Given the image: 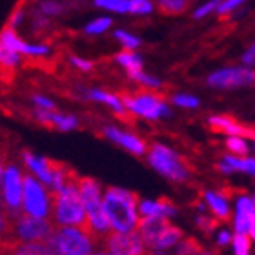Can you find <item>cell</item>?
I'll list each match as a JSON object with an SVG mask.
<instances>
[{"instance_id": "1", "label": "cell", "mask_w": 255, "mask_h": 255, "mask_svg": "<svg viewBox=\"0 0 255 255\" xmlns=\"http://www.w3.org/2000/svg\"><path fill=\"white\" fill-rule=\"evenodd\" d=\"M49 195H51L49 219L55 223V226H79L88 232V212L80 197L79 182L49 191Z\"/></svg>"}, {"instance_id": "2", "label": "cell", "mask_w": 255, "mask_h": 255, "mask_svg": "<svg viewBox=\"0 0 255 255\" xmlns=\"http://www.w3.org/2000/svg\"><path fill=\"white\" fill-rule=\"evenodd\" d=\"M137 201L138 197L133 191L115 186L108 188L102 204H104V212H106L113 232H133L137 228Z\"/></svg>"}, {"instance_id": "3", "label": "cell", "mask_w": 255, "mask_h": 255, "mask_svg": "<svg viewBox=\"0 0 255 255\" xmlns=\"http://www.w3.org/2000/svg\"><path fill=\"white\" fill-rule=\"evenodd\" d=\"M79 191L88 212V234L93 235L95 241L104 239L110 234L112 224L101 201V184L91 177H79Z\"/></svg>"}, {"instance_id": "4", "label": "cell", "mask_w": 255, "mask_h": 255, "mask_svg": "<svg viewBox=\"0 0 255 255\" xmlns=\"http://www.w3.org/2000/svg\"><path fill=\"white\" fill-rule=\"evenodd\" d=\"M49 243L59 255H91L97 241L79 226H57Z\"/></svg>"}, {"instance_id": "5", "label": "cell", "mask_w": 255, "mask_h": 255, "mask_svg": "<svg viewBox=\"0 0 255 255\" xmlns=\"http://www.w3.org/2000/svg\"><path fill=\"white\" fill-rule=\"evenodd\" d=\"M148 160L159 173H162L171 181L182 182L188 181V177H190V168H188L186 160L179 157L173 149L166 148L164 144H151L148 151Z\"/></svg>"}, {"instance_id": "6", "label": "cell", "mask_w": 255, "mask_h": 255, "mask_svg": "<svg viewBox=\"0 0 255 255\" xmlns=\"http://www.w3.org/2000/svg\"><path fill=\"white\" fill-rule=\"evenodd\" d=\"M55 230L57 226L49 217H35L24 212L13 219V237L22 243H46Z\"/></svg>"}, {"instance_id": "7", "label": "cell", "mask_w": 255, "mask_h": 255, "mask_svg": "<svg viewBox=\"0 0 255 255\" xmlns=\"http://www.w3.org/2000/svg\"><path fill=\"white\" fill-rule=\"evenodd\" d=\"M121 101L124 108L129 110L133 115H140L144 119L155 121V119L168 115L170 110L162 101V97L151 91H138V93H121Z\"/></svg>"}, {"instance_id": "8", "label": "cell", "mask_w": 255, "mask_h": 255, "mask_svg": "<svg viewBox=\"0 0 255 255\" xmlns=\"http://www.w3.org/2000/svg\"><path fill=\"white\" fill-rule=\"evenodd\" d=\"M24 212L35 217H49L51 215V195L48 190L38 184L31 175L24 177Z\"/></svg>"}, {"instance_id": "9", "label": "cell", "mask_w": 255, "mask_h": 255, "mask_svg": "<svg viewBox=\"0 0 255 255\" xmlns=\"http://www.w3.org/2000/svg\"><path fill=\"white\" fill-rule=\"evenodd\" d=\"M208 86L219 90H234V88H246L255 86V69L250 66L241 68H223L208 75Z\"/></svg>"}, {"instance_id": "10", "label": "cell", "mask_w": 255, "mask_h": 255, "mask_svg": "<svg viewBox=\"0 0 255 255\" xmlns=\"http://www.w3.org/2000/svg\"><path fill=\"white\" fill-rule=\"evenodd\" d=\"M104 248L113 255H146V243L138 230L133 232H110L104 237Z\"/></svg>"}, {"instance_id": "11", "label": "cell", "mask_w": 255, "mask_h": 255, "mask_svg": "<svg viewBox=\"0 0 255 255\" xmlns=\"http://www.w3.org/2000/svg\"><path fill=\"white\" fill-rule=\"evenodd\" d=\"M2 193H4L5 210L15 219L18 213H22L20 208H22V201H24V177L20 175V171L16 170L15 166H7L4 170Z\"/></svg>"}, {"instance_id": "12", "label": "cell", "mask_w": 255, "mask_h": 255, "mask_svg": "<svg viewBox=\"0 0 255 255\" xmlns=\"http://www.w3.org/2000/svg\"><path fill=\"white\" fill-rule=\"evenodd\" d=\"M210 128L213 131L219 133H226L230 137H243V138H254L255 140V126H248V124H243L239 121H235L234 117H228V115H215V117H210Z\"/></svg>"}, {"instance_id": "13", "label": "cell", "mask_w": 255, "mask_h": 255, "mask_svg": "<svg viewBox=\"0 0 255 255\" xmlns=\"http://www.w3.org/2000/svg\"><path fill=\"white\" fill-rule=\"evenodd\" d=\"M170 226V221L164 215H149V217L138 219L137 230L142 241L146 243V246H151L153 248L157 239H159L162 232Z\"/></svg>"}, {"instance_id": "14", "label": "cell", "mask_w": 255, "mask_h": 255, "mask_svg": "<svg viewBox=\"0 0 255 255\" xmlns=\"http://www.w3.org/2000/svg\"><path fill=\"white\" fill-rule=\"evenodd\" d=\"M104 135L112 138L113 142H117V144H121V146H124L126 149H129V151L135 155H144L148 151L146 142H144L142 138H138L137 135L121 131L117 128H104Z\"/></svg>"}, {"instance_id": "15", "label": "cell", "mask_w": 255, "mask_h": 255, "mask_svg": "<svg viewBox=\"0 0 255 255\" xmlns=\"http://www.w3.org/2000/svg\"><path fill=\"white\" fill-rule=\"evenodd\" d=\"M255 217V204L254 199L241 197L237 199V215H235V234H250L252 221Z\"/></svg>"}, {"instance_id": "16", "label": "cell", "mask_w": 255, "mask_h": 255, "mask_svg": "<svg viewBox=\"0 0 255 255\" xmlns=\"http://www.w3.org/2000/svg\"><path fill=\"white\" fill-rule=\"evenodd\" d=\"M138 213L142 217H149V215H164V217H171L175 215L177 210L168 199H159V201H140L138 202Z\"/></svg>"}, {"instance_id": "17", "label": "cell", "mask_w": 255, "mask_h": 255, "mask_svg": "<svg viewBox=\"0 0 255 255\" xmlns=\"http://www.w3.org/2000/svg\"><path fill=\"white\" fill-rule=\"evenodd\" d=\"M20 60H22L20 53H16V51H13V49L5 48V46L0 44V80L4 79V75L5 79L11 80L16 66L20 64Z\"/></svg>"}, {"instance_id": "18", "label": "cell", "mask_w": 255, "mask_h": 255, "mask_svg": "<svg viewBox=\"0 0 255 255\" xmlns=\"http://www.w3.org/2000/svg\"><path fill=\"white\" fill-rule=\"evenodd\" d=\"M115 60L126 69L128 75H129V79H133L135 75L142 71V59H140V55H137L135 51H131V49H123L121 53H117Z\"/></svg>"}, {"instance_id": "19", "label": "cell", "mask_w": 255, "mask_h": 255, "mask_svg": "<svg viewBox=\"0 0 255 255\" xmlns=\"http://www.w3.org/2000/svg\"><path fill=\"white\" fill-rule=\"evenodd\" d=\"M206 202H208V206L212 208V212H213V215L217 217V221H228L230 208H228V202H226L224 193L206 191Z\"/></svg>"}, {"instance_id": "20", "label": "cell", "mask_w": 255, "mask_h": 255, "mask_svg": "<svg viewBox=\"0 0 255 255\" xmlns=\"http://www.w3.org/2000/svg\"><path fill=\"white\" fill-rule=\"evenodd\" d=\"M181 239H182V230L177 228V226H173V224H170V226L162 232V235L157 239V243H155L153 248L155 250H166V248L175 246Z\"/></svg>"}, {"instance_id": "21", "label": "cell", "mask_w": 255, "mask_h": 255, "mask_svg": "<svg viewBox=\"0 0 255 255\" xmlns=\"http://www.w3.org/2000/svg\"><path fill=\"white\" fill-rule=\"evenodd\" d=\"M88 95H90V99H93V101L104 102V104H108V106H112L117 115L119 113L126 112V108H124L123 101H121V97L119 95H113V93H108V91H102V90H91Z\"/></svg>"}, {"instance_id": "22", "label": "cell", "mask_w": 255, "mask_h": 255, "mask_svg": "<svg viewBox=\"0 0 255 255\" xmlns=\"http://www.w3.org/2000/svg\"><path fill=\"white\" fill-rule=\"evenodd\" d=\"M190 0H157V7H159L164 15H181L188 9Z\"/></svg>"}, {"instance_id": "23", "label": "cell", "mask_w": 255, "mask_h": 255, "mask_svg": "<svg viewBox=\"0 0 255 255\" xmlns=\"http://www.w3.org/2000/svg\"><path fill=\"white\" fill-rule=\"evenodd\" d=\"M224 162L232 168V170H241V171H246V173H250V175H255V159L248 157V159H237L234 155H226L224 157Z\"/></svg>"}, {"instance_id": "24", "label": "cell", "mask_w": 255, "mask_h": 255, "mask_svg": "<svg viewBox=\"0 0 255 255\" xmlns=\"http://www.w3.org/2000/svg\"><path fill=\"white\" fill-rule=\"evenodd\" d=\"M113 20L110 16H97L91 22H88L84 26V33L86 35H102L106 33L110 27H112Z\"/></svg>"}, {"instance_id": "25", "label": "cell", "mask_w": 255, "mask_h": 255, "mask_svg": "<svg viewBox=\"0 0 255 255\" xmlns=\"http://www.w3.org/2000/svg\"><path fill=\"white\" fill-rule=\"evenodd\" d=\"M51 55V48L48 44H24L22 48V57H29V59H46Z\"/></svg>"}, {"instance_id": "26", "label": "cell", "mask_w": 255, "mask_h": 255, "mask_svg": "<svg viewBox=\"0 0 255 255\" xmlns=\"http://www.w3.org/2000/svg\"><path fill=\"white\" fill-rule=\"evenodd\" d=\"M93 4L112 13H129V0H93Z\"/></svg>"}, {"instance_id": "27", "label": "cell", "mask_w": 255, "mask_h": 255, "mask_svg": "<svg viewBox=\"0 0 255 255\" xmlns=\"http://www.w3.org/2000/svg\"><path fill=\"white\" fill-rule=\"evenodd\" d=\"M37 11L38 15H44V16H59L62 15L64 5L59 0H40L37 4Z\"/></svg>"}, {"instance_id": "28", "label": "cell", "mask_w": 255, "mask_h": 255, "mask_svg": "<svg viewBox=\"0 0 255 255\" xmlns=\"http://www.w3.org/2000/svg\"><path fill=\"white\" fill-rule=\"evenodd\" d=\"M153 9H155L153 0H129V13L131 15L144 16L153 13Z\"/></svg>"}, {"instance_id": "29", "label": "cell", "mask_w": 255, "mask_h": 255, "mask_svg": "<svg viewBox=\"0 0 255 255\" xmlns=\"http://www.w3.org/2000/svg\"><path fill=\"white\" fill-rule=\"evenodd\" d=\"M115 38L123 44L124 49H131V51H135V49L140 46V38L131 35V33L124 31V29H117V31H115Z\"/></svg>"}, {"instance_id": "30", "label": "cell", "mask_w": 255, "mask_h": 255, "mask_svg": "<svg viewBox=\"0 0 255 255\" xmlns=\"http://www.w3.org/2000/svg\"><path fill=\"white\" fill-rule=\"evenodd\" d=\"M201 252H202L201 245H199L195 239L188 237V239L181 241L179 250H177V255H201Z\"/></svg>"}, {"instance_id": "31", "label": "cell", "mask_w": 255, "mask_h": 255, "mask_svg": "<svg viewBox=\"0 0 255 255\" xmlns=\"http://www.w3.org/2000/svg\"><path fill=\"white\" fill-rule=\"evenodd\" d=\"M226 148L235 155L248 153V144H246V138H243V137H228V140H226Z\"/></svg>"}, {"instance_id": "32", "label": "cell", "mask_w": 255, "mask_h": 255, "mask_svg": "<svg viewBox=\"0 0 255 255\" xmlns=\"http://www.w3.org/2000/svg\"><path fill=\"white\" fill-rule=\"evenodd\" d=\"M234 252L235 255H250V241L243 234H235L234 239Z\"/></svg>"}, {"instance_id": "33", "label": "cell", "mask_w": 255, "mask_h": 255, "mask_svg": "<svg viewBox=\"0 0 255 255\" xmlns=\"http://www.w3.org/2000/svg\"><path fill=\"white\" fill-rule=\"evenodd\" d=\"M219 4H221V0H208V2L201 4L195 11H193V18H204V16H208L210 13L217 11Z\"/></svg>"}, {"instance_id": "34", "label": "cell", "mask_w": 255, "mask_h": 255, "mask_svg": "<svg viewBox=\"0 0 255 255\" xmlns=\"http://www.w3.org/2000/svg\"><path fill=\"white\" fill-rule=\"evenodd\" d=\"M26 18V9H24V5H16L15 9H13V13L9 15V20H7V24L5 26L7 27H13V29H16V27L20 26L22 20Z\"/></svg>"}, {"instance_id": "35", "label": "cell", "mask_w": 255, "mask_h": 255, "mask_svg": "<svg viewBox=\"0 0 255 255\" xmlns=\"http://www.w3.org/2000/svg\"><path fill=\"white\" fill-rule=\"evenodd\" d=\"M245 2L246 0H221V4H219V7H217V13L219 15H230L232 11L239 9Z\"/></svg>"}, {"instance_id": "36", "label": "cell", "mask_w": 255, "mask_h": 255, "mask_svg": "<svg viewBox=\"0 0 255 255\" xmlns=\"http://www.w3.org/2000/svg\"><path fill=\"white\" fill-rule=\"evenodd\" d=\"M171 101L175 102L177 106H182V108H197L199 106V99H197V97L184 95V93H181V95H173Z\"/></svg>"}, {"instance_id": "37", "label": "cell", "mask_w": 255, "mask_h": 255, "mask_svg": "<svg viewBox=\"0 0 255 255\" xmlns=\"http://www.w3.org/2000/svg\"><path fill=\"white\" fill-rule=\"evenodd\" d=\"M133 80H135V82H138V84H142L144 88H159V86H160L159 79L149 77V75H146L144 71H140V73L135 75V77H133Z\"/></svg>"}, {"instance_id": "38", "label": "cell", "mask_w": 255, "mask_h": 255, "mask_svg": "<svg viewBox=\"0 0 255 255\" xmlns=\"http://www.w3.org/2000/svg\"><path fill=\"white\" fill-rule=\"evenodd\" d=\"M69 62L73 64L75 68L80 69V71H91L93 69V62L86 59H80V57H69Z\"/></svg>"}, {"instance_id": "39", "label": "cell", "mask_w": 255, "mask_h": 255, "mask_svg": "<svg viewBox=\"0 0 255 255\" xmlns=\"http://www.w3.org/2000/svg\"><path fill=\"white\" fill-rule=\"evenodd\" d=\"M243 62H245V66H255V42L252 44L250 48H248V51H246L245 55H243Z\"/></svg>"}, {"instance_id": "40", "label": "cell", "mask_w": 255, "mask_h": 255, "mask_svg": "<svg viewBox=\"0 0 255 255\" xmlns=\"http://www.w3.org/2000/svg\"><path fill=\"white\" fill-rule=\"evenodd\" d=\"M33 101H35V104L37 106H40V108H44V110H53L55 108V104L49 99H46V97H42V95H35L33 97Z\"/></svg>"}, {"instance_id": "41", "label": "cell", "mask_w": 255, "mask_h": 255, "mask_svg": "<svg viewBox=\"0 0 255 255\" xmlns=\"http://www.w3.org/2000/svg\"><path fill=\"white\" fill-rule=\"evenodd\" d=\"M197 224L201 226L202 230H212V228H215V224H217V221H212V219H208V217H199L197 219Z\"/></svg>"}, {"instance_id": "42", "label": "cell", "mask_w": 255, "mask_h": 255, "mask_svg": "<svg viewBox=\"0 0 255 255\" xmlns=\"http://www.w3.org/2000/svg\"><path fill=\"white\" fill-rule=\"evenodd\" d=\"M5 162H7V148H5V144L0 142V175H4Z\"/></svg>"}, {"instance_id": "43", "label": "cell", "mask_w": 255, "mask_h": 255, "mask_svg": "<svg viewBox=\"0 0 255 255\" xmlns=\"http://www.w3.org/2000/svg\"><path fill=\"white\" fill-rule=\"evenodd\" d=\"M230 241H232V235H230L228 232H221V234H219V245L221 246H226Z\"/></svg>"}, {"instance_id": "44", "label": "cell", "mask_w": 255, "mask_h": 255, "mask_svg": "<svg viewBox=\"0 0 255 255\" xmlns=\"http://www.w3.org/2000/svg\"><path fill=\"white\" fill-rule=\"evenodd\" d=\"M250 237L255 241V217H254V221H252V226H250Z\"/></svg>"}, {"instance_id": "45", "label": "cell", "mask_w": 255, "mask_h": 255, "mask_svg": "<svg viewBox=\"0 0 255 255\" xmlns=\"http://www.w3.org/2000/svg\"><path fill=\"white\" fill-rule=\"evenodd\" d=\"M91 255H113V254H108V252H104V254H91Z\"/></svg>"}, {"instance_id": "46", "label": "cell", "mask_w": 255, "mask_h": 255, "mask_svg": "<svg viewBox=\"0 0 255 255\" xmlns=\"http://www.w3.org/2000/svg\"><path fill=\"white\" fill-rule=\"evenodd\" d=\"M149 255H166V254H149Z\"/></svg>"}, {"instance_id": "47", "label": "cell", "mask_w": 255, "mask_h": 255, "mask_svg": "<svg viewBox=\"0 0 255 255\" xmlns=\"http://www.w3.org/2000/svg\"><path fill=\"white\" fill-rule=\"evenodd\" d=\"M201 255H212V254H201Z\"/></svg>"}, {"instance_id": "48", "label": "cell", "mask_w": 255, "mask_h": 255, "mask_svg": "<svg viewBox=\"0 0 255 255\" xmlns=\"http://www.w3.org/2000/svg\"><path fill=\"white\" fill-rule=\"evenodd\" d=\"M254 204H255V197H254Z\"/></svg>"}, {"instance_id": "49", "label": "cell", "mask_w": 255, "mask_h": 255, "mask_svg": "<svg viewBox=\"0 0 255 255\" xmlns=\"http://www.w3.org/2000/svg\"><path fill=\"white\" fill-rule=\"evenodd\" d=\"M0 202H4V201H2V199H0Z\"/></svg>"}]
</instances>
